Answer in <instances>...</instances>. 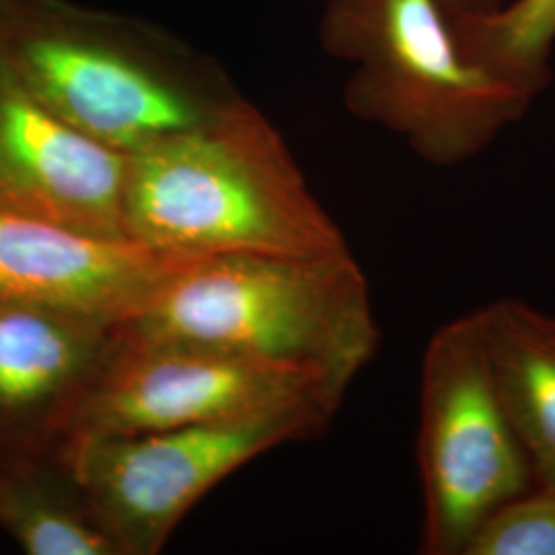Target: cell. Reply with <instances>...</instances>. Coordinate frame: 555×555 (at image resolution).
I'll return each mask as SVG.
<instances>
[{"instance_id":"1","label":"cell","mask_w":555,"mask_h":555,"mask_svg":"<svg viewBox=\"0 0 555 555\" xmlns=\"http://www.w3.org/2000/svg\"><path fill=\"white\" fill-rule=\"evenodd\" d=\"M126 231L173 258L348 251L276 128L243 101L128 155Z\"/></svg>"},{"instance_id":"2","label":"cell","mask_w":555,"mask_h":555,"mask_svg":"<svg viewBox=\"0 0 555 555\" xmlns=\"http://www.w3.org/2000/svg\"><path fill=\"white\" fill-rule=\"evenodd\" d=\"M119 337L183 341L313 371L346 389L377 354V318L352 251L183 261Z\"/></svg>"},{"instance_id":"3","label":"cell","mask_w":555,"mask_h":555,"mask_svg":"<svg viewBox=\"0 0 555 555\" xmlns=\"http://www.w3.org/2000/svg\"><path fill=\"white\" fill-rule=\"evenodd\" d=\"M319 38L354 66L346 107L435 167L476 159L537 100L463 56L440 0H325Z\"/></svg>"},{"instance_id":"4","label":"cell","mask_w":555,"mask_h":555,"mask_svg":"<svg viewBox=\"0 0 555 555\" xmlns=\"http://www.w3.org/2000/svg\"><path fill=\"white\" fill-rule=\"evenodd\" d=\"M416 453L424 555H463L488 516L535 486L476 311L442 323L424 350Z\"/></svg>"},{"instance_id":"5","label":"cell","mask_w":555,"mask_h":555,"mask_svg":"<svg viewBox=\"0 0 555 555\" xmlns=\"http://www.w3.org/2000/svg\"><path fill=\"white\" fill-rule=\"evenodd\" d=\"M330 417L291 412L124 437H75L43 459L79 494L121 555H155L179 520L224 477Z\"/></svg>"},{"instance_id":"6","label":"cell","mask_w":555,"mask_h":555,"mask_svg":"<svg viewBox=\"0 0 555 555\" xmlns=\"http://www.w3.org/2000/svg\"><path fill=\"white\" fill-rule=\"evenodd\" d=\"M346 387L325 375L198 344H116L59 440L124 437L249 417L336 414ZM54 442V444H56Z\"/></svg>"},{"instance_id":"7","label":"cell","mask_w":555,"mask_h":555,"mask_svg":"<svg viewBox=\"0 0 555 555\" xmlns=\"http://www.w3.org/2000/svg\"><path fill=\"white\" fill-rule=\"evenodd\" d=\"M0 60L46 109L126 155L208 112L139 62L59 29L11 23Z\"/></svg>"},{"instance_id":"8","label":"cell","mask_w":555,"mask_h":555,"mask_svg":"<svg viewBox=\"0 0 555 555\" xmlns=\"http://www.w3.org/2000/svg\"><path fill=\"white\" fill-rule=\"evenodd\" d=\"M128 155L34 100L0 60V206L107 237H128Z\"/></svg>"},{"instance_id":"9","label":"cell","mask_w":555,"mask_h":555,"mask_svg":"<svg viewBox=\"0 0 555 555\" xmlns=\"http://www.w3.org/2000/svg\"><path fill=\"white\" fill-rule=\"evenodd\" d=\"M185 258L0 206V300L93 319L132 318Z\"/></svg>"},{"instance_id":"10","label":"cell","mask_w":555,"mask_h":555,"mask_svg":"<svg viewBox=\"0 0 555 555\" xmlns=\"http://www.w3.org/2000/svg\"><path fill=\"white\" fill-rule=\"evenodd\" d=\"M114 344L112 325L0 300V461L54 447Z\"/></svg>"},{"instance_id":"11","label":"cell","mask_w":555,"mask_h":555,"mask_svg":"<svg viewBox=\"0 0 555 555\" xmlns=\"http://www.w3.org/2000/svg\"><path fill=\"white\" fill-rule=\"evenodd\" d=\"M476 318L535 483L555 490V318L511 297Z\"/></svg>"},{"instance_id":"12","label":"cell","mask_w":555,"mask_h":555,"mask_svg":"<svg viewBox=\"0 0 555 555\" xmlns=\"http://www.w3.org/2000/svg\"><path fill=\"white\" fill-rule=\"evenodd\" d=\"M0 527L29 555H121L43 456L0 461Z\"/></svg>"},{"instance_id":"13","label":"cell","mask_w":555,"mask_h":555,"mask_svg":"<svg viewBox=\"0 0 555 555\" xmlns=\"http://www.w3.org/2000/svg\"><path fill=\"white\" fill-rule=\"evenodd\" d=\"M463 56L539 98L554 79L555 0L500 2L492 11L447 13Z\"/></svg>"},{"instance_id":"14","label":"cell","mask_w":555,"mask_h":555,"mask_svg":"<svg viewBox=\"0 0 555 555\" xmlns=\"http://www.w3.org/2000/svg\"><path fill=\"white\" fill-rule=\"evenodd\" d=\"M463 555H555V490L533 486L488 516Z\"/></svg>"},{"instance_id":"15","label":"cell","mask_w":555,"mask_h":555,"mask_svg":"<svg viewBox=\"0 0 555 555\" xmlns=\"http://www.w3.org/2000/svg\"><path fill=\"white\" fill-rule=\"evenodd\" d=\"M504 0H440L447 13H481L492 11Z\"/></svg>"},{"instance_id":"16","label":"cell","mask_w":555,"mask_h":555,"mask_svg":"<svg viewBox=\"0 0 555 555\" xmlns=\"http://www.w3.org/2000/svg\"><path fill=\"white\" fill-rule=\"evenodd\" d=\"M11 2L9 0H0V46H2V41L7 38V31H9V27H11Z\"/></svg>"}]
</instances>
